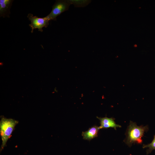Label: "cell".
Masks as SVG:
<instances>
[{
	"instance_id": "obj_7",
	"label": "cell",
	"mask_w": 155,
	"mask_h": 155,
	"mask_svg": "<svg viewBox=\"0 0 155 155\" xmlns=\"http://www.w3.org/2000/svg\"><path fill=\"white\" fill-rule=\"evenodd\" d=\"M99 129V127L94 125L89 128L87 131L82 132V136L83 139L90 140L97 137Z\"/></svg>"
},
{
	"instance_id": "obj_5",
	"label": "cell",
	"mask_w": 155,
	"mask_h": 155,
	"mask_svg": "<svg viewBox=\"0 0 155 155\" xmlns=\"http://www.w3.org/2000/svg\"><path fill=\"white\" fill-rule=\"evenodd\" d=\"M100 121V125L99 127L100 129L113 128L116 130L117 128L121 127V126L116 123L114 119L113 118H109L106 117L101 118L97 117Z\"/></svg>"
},
{
	"instance_id": "obj_8",
	"label": "cell",
	"mask_w": 155,
	"mask_h": 155,
	"mask_svg": "<svg viewBox=\"0 0 155 155\" xmlns=\"http://www.w3.org/2000/svg\"><path fill=\"white\" fill-rule=\"evenodd\" d=\"M71 5L73 4L75 7H84L88 5L91 1L88 0H69Z\"/></svg>"
},
{
	"instance_id": "obj_4",
	"label": "cell",
	"mask_w": 155,
	"mask_h": 155,
	"mask_svg": "<svg viewBox=\"0 0 155 155\" xmlns=\"http://www.w3.org/2000/svg\"><path fill=\"white\" fill-rule=\"evenodd\" d=\"M27 17L31 22L29 26L31 28L32 33L33 32L34 29L36 28L38 29V31L42 32V28H46L49 25L50 20L46 17L43 18H38L30 13L28 14Z\"/></svg>"
},
{
	"instance_id": "obj_3",
	"label": "cell",
	"mask_w": 155,
	"mask_h": 155,
	"mask_svg": "<svg viewBox=\"0 0 155 155\" xmlns=\"http://www.w3.org/2000/svg\"><path fill=\"white\" fill-rule=\"evenodd\" d=\"M71 5L69 0H56L50 13L46 17L50 20H56L57 17L68 10Z\"/></svg>"
},
{
	"instance_id": "obj_9",
	"label": "cell",
	"mask_w": 155,
	"mask_h": 155,
	"mask_svg": "<svg viewBox=\"0 0 155 155\" xmlns=\"http://www.w3.org/2000/svg\"><path fill=\"white\" fill-rule=\"evenodd\" d=\"M143 148H148L146 150L147 154L150 153L153 150H155V135L152 142L150 144L147 145H144Z\"/></svg>"
},
{
	"instance_id": "obj_1",
	"label": "cell",
	"mask_w": 155,
	"mask_h": 155,
	"mask_svg": "<svg viewBox=\"0 0 155 155\" xmlns=\"http://www.w3.org/2000/svg\"><path fill=\"white\" fill-rule=\"evenodd\" d=\"M148 129L147 126H138L135 123L130 121L126 133L125 142L129 147L133 143L141 144L142 138Z\"/></svg>"
},
{
	"instance_id": "obj_2",
	"label": "cell",
	"mask_w": 155,
	"mask_h": 155,
	"mask_svg": "<svg viewBox=\"0 0 155 155\" xmlns=\"http://www.w3.org/2000/svg\"><path fill=\"white\" fill-rule=\"evenodd\" d=\"M18 123V121L16 120L1 117L0 121V133L2 142L0 151L6 146L7 141Z\"/></svg>"
},
{
	"instance_id": "obj_6",
	"label": "cell",
	"mask_w": 155,
	"mask_h": 155,
	"mask_svg": "<svg viewBox=\"0 0 155 155\" xmlns=\"http://www.w3.org/2000/svg\"><path fill=\"white\" fill-rule=\"evenodd\" d=\"M13 0H0V16L9 17L10 9Z\"/></svg>"
}]
</instances>
